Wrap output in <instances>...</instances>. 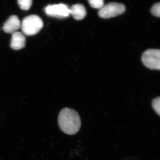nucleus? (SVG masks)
<instances>
[{
  "instance_id": "obj_1",
  "label": "nucleus",
  "mask_w": 160,
  "mask_h": 160,
  "mask_svg": "<svg viewBox=\"0 0 160 160\" xmlns=\"http://www.w3.org/2000/svg\"><path fill=\"white\" fill-rule=\"evenodd\" d=\"M58 124L61 130L69 135L75 134L81 126L79 115L75 110L69 108H64L58 116Z\"/></svg>"
},
{
  "instance_id": "obj_2",
  "label": "nucleus",
  "mask_w": 160,
  "mask_h": 160,
  "mask_svg": "<svg viewBox=\"0 0 160 160\" xmlns=\"http://www.w3.org/2000/svg\"><path fill=\"white\" fill-rule=\"evenodd\" d=\"M43 26L42 20L36 15H31L24 18L21 24L23 33L27 36L36 34L42 28Z\"/></svg>"
},
{
  "instance_id": "obj_3",
  "label": "nucleus",
  "mask_w": 160,
  "mask_h": 160,
  "mask_svg": "<svg viewBox=\"0 0 160 160\" xmlns=\"http://www.w3.org/2000/svg\"><path fill=\"white\" fill-rule=\"evenodd\" d=\"M142 61L147 68L152 70H160V49L146 50L142 55Z\"/></svg>"
},
{
  "instance_id": "obj_4",
  "label": "nucleus",
  "mask_w": 160,
  "mask_h": 160,
  "mask_svg": "<svg viewBox=\"0 0 160 160\" xmlns=\"http://www.w3.org/2000/svg\"><path fill=\"white\" fill-rule=\"evenodd\" d=\"M126 10V7L122 4L112 2L109 3L100 9L99 16L103 18H109L122 14Z\"/></svg>"
},
{
  "instance_id": "obj_5",
  "label": "nucleus",
  "mask_w": 160,
  "mask_h": 160,
  "mask_svg": "<svg viewBox=\"0 0 160 160\" xmlns=\"http://www.w3.org/2000/svg\"><path fill=\"white\" fill-rule=\"evenodd\" d=\"M45 12L49 16L60 18L68 17L70 15V9L63 4L49 5L45 8Z\"/></svg>"
},
{
  "instance_id": "obj_6",
  "label": "nucleus",
  "mask_w": 160,
  "mask_h": 160,
  "mask_svg": "<svg viewBox=\"0 0 160 160\" xmlns=\"http://www.w3.org/2000/svg\"><path fill=\"white\" fill-rule=\"evenodd\" d=\"M21 27V23L17 16L12 15L8 19L4 24L3 29L6 33H13L17 32Z\"/></svg>"
},
{
  "instance_id": "obj_7",
  "label": "nucleus",
  "mask_w": 160,
  "mask_h": 160,
  "mask_svg": "<svg viewBox=\"0 0 160 160\" xmlns=\"http://www.w3.org/2000/svg\"><path fill=\"white\" fill-rule=\"evenodd\" d=\"M26 45V38L23 33L20 32H16L12 33L10 46L14 50L22 49Z\"/></svg>"
},
{
  "instance_id": "obj_8",
  "label": "nucleus",
  "mask_w": 160,
  "mask_h": 160,
  "mask_svg": "<svg viewBox=\"0 0 160 160\" xmlns=\"http://www.w3.org/2000/svg\"><path fill=\"white\" fill-rule=\"evenodd\" d=\"M70 9V14L76 20H82L86 16V9L81 4H76L72 6Z\"/></svg>"
},
{
  "instance_id": "obj_9",
  "label": "nucleus",
  "mask_w": 160,
  "mask_h": 160,
  "mask_svg": "<svg viewBox=\"0 0 160 160\" xmlns=\"http://www.w3.org/2000/svg\"><path fill=\"white\" fill-rule=\"evenodd\" d=\"M18 2L21 9L28 10L31 7L32 2L31 0H18Z\"/></svg>"
},
{
  "instance_id": "obj_10",
  "label": "nucleus",
  "mask_w": 160,
  "mask_h": 160,
  "mask_svg": "<svg viewBox=\"0 0 160 160\" xmlns=\"http://www.w3.org/2000/svg\"><path fill=\"white\" fill-rule=\"evenodd\" d=\"M89 2L90 6L95 9H101L104 6V1L102 0H90Z\"/></svg>"
},
{
  "instance_id": "obj_11",
  "label": "nucleus",
  "mask_w": 160,
  "mask_h": 160,
  "mask_svg": "<svg viewBox=\"0 0 160 160\" xmlns=\"http://www.w3.org/2000/svg\"><path fill=\"white\" fill-rule=\"evenodd\" d=\"M151 12L154 16L160 18V2L153 5L151 9Z\"/></svg>"
},
{
  "instance_id": "obj_12",
  "label": "nucleus",
  "mask_w": 160,
  "mask_h": 160,
  "mask_svg": "<svg viewBox=\"0 0 160 160\" xmlns=\"http://www.w3.org/2000/svg\"><path fill=\"white\" fill-rule=\"evenodd\" d=\"M152 108L160 116V97L156 98L152 100Z\"/></svg>"
}]
</instances>
